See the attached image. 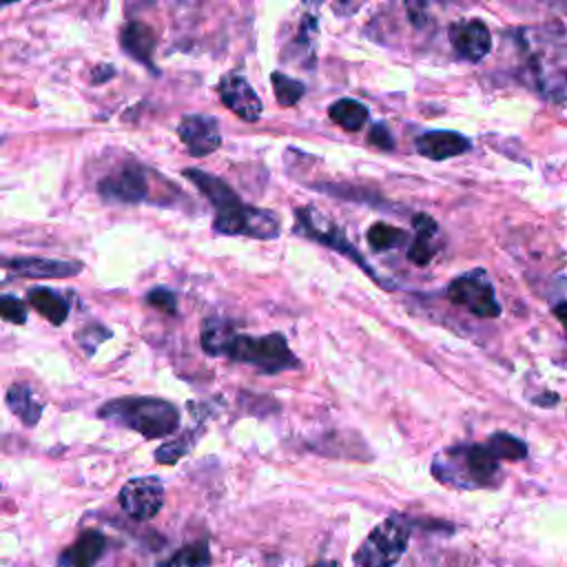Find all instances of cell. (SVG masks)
Wrapping results in <instances>:
<instances>
[{
	"mask_svg": "<svg viewBox=\"0 0 567 567\" xmlns=\"http://www.w3.org/2000/svg\"><path fill=\"white\" fill-rule=\"evenodd\" d=\"M184 177H188V182H193V184L202 190V195H204L217 210H219V208H226V206H230V204H235V202H239L237 193H235L224 179H219L217 175H210V173L199 171V168H186V171H184Z\"/></svg>",
	"mask_w": 567,
	"mask_h": 567,
	"instance_id": "obj_18",
	"label": "cell"
},
{
	"mask_svg": "<svg viewBox=\"0 0 567 567\" xmlns=\"http://www.w3.org/2000/svg\"><path fill=\"white\" fill-rule=\"evenodd\" d=\"M297 233H303V235H308V237H312V239L326 244L328 248H334V250H339L341 255H348V257H350L352 261H357L372 279H377V281L381 284V279L372 272V268L368 266V261H365L363 257H359V252L354 250V246L339 233V228L332 226L330 221H328V224L321 221L315 208H299V210H297Z\"/></svg>",
	"mask_w": 567,
	"mask_h": 567,
	"instance_id": "obj_8",
	"label": "cell"
},
{
	"mask_svg": "<svg viewBox=\"0 0 567 567\" xmlns=\"http://www.w3.org/2000/svg\"><path fill=\"white\" fill-rule=\"evenodd\" d=\"M412 224H414L416 235H414V241H412L410 248H408V259H410L412 264H416V266H425V264L432 261V257H434V252H436L434 237H436V233H439V226H436V221H434L430 215H425V213H416V215L412 217Z\"/></svg>",
	"mask_w": 567,
	"mask_h": 567,
	"instance_id": "obj_17",
	"label": "cell"
},
{
	"mask_svg": "<svg viewBox=\"0 0 567 567\" xmlns=\"http://www.w3.org/2000/svg\"><path fill=\"white\" fill-rule=\"evenodd\" d=\"M177 135L193 157L210 155L221 144L219 122L213 115H204V113L184 115L177 126Z\"/></svg>",
	"mask_w": 567,
	"mask_h": 567,
	"instance_id": "obj_9",
	"label": "cell"
},
{
	"mask_svg": "<svg viewBox=\"0 0 567 567\" xmlns=\"http://www.w3.org/2000/svg\"><path fill=\"white\" fill-rule=\"evenodd\" d=\"M109 337H111V332H109L106 328L97 326V323H91V326H86L84 330L78 332V341H80V346H82L89 354H93L95 348H97V343H102V341L109 339Z\"/></svg>",
	"mask_w": 567,
	"mask_h": 567,
	"instance_id": "obj_31",
	"label": "cell"
},
{
	"mask_svg": "<svg viewBox=\"0 0 567 567\" xmlns=\"http://www.w3.org/2000/svg\"><path fill=\"white\" fill-rule=\"evenodd\" d=\"M122 509L135 520L153 518L164 505V483L157 476H137L120 489Z\"/></svg>",
	"mask_w": 567,
	"mask_h": 567,
	"instance_id": "obj_7",
	"label": "cell"
},
{
	"mask_svg": "<svg viewBox=\"0 0 567 567\" xmlns=\"http://www.w3.org/2000/svg\"><path fill=\"white\" fill-rule=\"evenodd\" d=\"M306 2H310V0H306ZM312 2H317V0H312Z\"/></svg>",
	"mask_w": 567,
	"mask_h": 567,
	"instance_id": "obj_37",
	"label": "cell"
},
{
	"mask_svg": "<svg viewBox=\"0 0 567 567\" xmlns=\"http://www.w3.org/2000/svg\"><path fill=\"white\" fill-rule=\"evenodd\" d=\"M270 80H272L275 97H277V102H279L281 106H292V104H297V102L303 97V93H306L303 82L292 80V78H288V75L281 73V71H275V73L270 75Z\"/></svg>",
	"mask_w": 567,
	"mask_h": 567,
	"instance_id": "obj_25",
	"label": "cell"
},
{
	"mask_svg": "<svg viewBox=\"0 0 567 567\" xmlns=\"http://www.w3.org/2000/svg\"><path fill=\"white\" fill-rule=\"evenodd\" d=\"M104 549H106L104 534H100L97 529H89L71 547H66L60 554L58 563L66 567H91L102 558Z\"/></svg>",
	"mask_w": 567,
	"mask_h": 567,
	"instance_id": "obj_16",
	"label": "cell"
},
{
	"mask_svg": "<svg viewBox=\"0 0 567 567\" xmlns=\"http://www.w3.org/2000/svg\"><path fill=\"white\" fill-rule=\"evenodd\" d=\"M7 405L29 427H33L42 416V403L35 399L33 390L24 383H16L7 390Z\"/></svg>",
	"mask_w": 567,
	"mask_h": 567,
	"instance_id": "obj_20",
	"label": "cell"
},
{
	"mask_svg": "<svg viewBox=\"0 0 567 567\" xmlns=\"http://www.w3.org/2000/svg\"><path fill=\"white\" fill-rule=\"evenodd\" d=\"M445 295L452 303L467 308L481 319H492L501 315V303L496 301L494 286L483 268H474L452 279L445 288Z\"/></svg>",
	"mask_w": 567,
	"mask_h": 567,
	"instance_id": "obj_6",
	"label": "cell"
},
{
	"mask_svg": "<svg viewBox=\"0 0 567 567\" xmlns=\"http://www.w3.org/2000/svg\"><path fill=\"white\" fill-rule=\"evenodd\" d=\"M213 228L221 235H244V237H255V239H275L281 228V219L277 213L248 206L241 199L219 208Z\"/></svg>",
	"mask_w": 567,
	"mask_h": 567,
	"instance_id": "obj_5",
	"label": "cell"
},
{
	"mask_svg": "<svg viewBox=\"0 0 567 567\" xmlns=\"http://www.w3.org/2000/svg\"><path fill=\"white\" fill-rule=\"evenodd\" d=\"M226 357L239 363H248L264 374H277L288 368H297L299 361L288 348L286 339L279 332H270L264 337H248L235 332L226 346Z\"/></svg>",
	"mask_w": 567,
	"mask_h": 567,
	"instance_id": "obj_3",
	"label": "cell"
},
{
	"mask_svg": "<svg viewBox=\"0 0 567 567\" xmlns=\"http://www.w3.org/2000/svg\"><path fill=\"white\" fill-rule=\"evenodd\" d=\"M100 419L140 432L144 439L168 436L179 425V412L171 401L157 396H122L97 410Z\"/></svg>",
	"mask_w": 567,
	"mask_h": 567,
	"instance_id": "obj_2",
	"label": "cell"
},
{
	"mask_svg": "<svg viewBox=\"0 0 567 567\" xmlns=\"http://www.w3.org/2000/svg\"><path fill=\"white\" fill-rule=\"evenodd\" d=\"M235 334V328L224 321V319H206L202 323V348L213 354V357H219L226 352V346L230 341V337Z\"/></svg>",
	"mask_w": 567,
	"mask_h": 567,
	"instance_id": "obj_22",
	"label": "cell"
},
{
	"mask_svg": "<svg viewBox=\"0 0 567 567\" xmlns=\"http://www.w3.org/2000/svg\"><path fill=\"white\" fill-rule=\"evenodd\" d=\"M487 447L498 461H523L527 456V445L514 434L496 432L487 439Z\"/></svg>",
	"mask_w": 567,
	"mask_h": 567,
	"instance_id": "obj_24",
	"label": "cell"
},
{
	"mask_svg": "<svg viewBox=\"0 0 567 567\" xmlns=\"http://www.w3.org/2000/svg\"><path fill=\"white\" fill-rule=\"evenodd\" d=\"M120 44L122 49L135 58L137 62L153 69V51H155V33L148 24L131 20L120 31ZM155 71V69H153Z\"/></svg>",
	"mask_w": 567,
	"mask_h": 567,
	"instance_id": "obj_15",
	"label": "cell"
},
{
	"mask_svg": "<svg viewBox=\"0 0 567 567\" xmlns=\"http://www.w3.org/2000/svg\"><path fill=\"white\" fill-rule=\"evenodd\" d=\"M439 483L456 489H492L501 485V465L487 443H463L439 452L432 461Z\"/></svg>",
	"mask_w": 567,
	"mask_h": 567,
	"instance_id": "obj_1",
	"label": "cell"
},
{
	"mask_svg": "<svg viewBox=\"0 0 567 567\" xmlns=\"http://www.w3.org/2000/svg\"><path fill=\"white\" fill-rule=\"evenodd\" d=\"M146 303L166 312V315H175L177 312V297L175 292H171L168 288H153L146 295Z\"/></svg>",
	"mask_w": 567,
	"mask_h": 567,
	"instance_id": "obj_30",
	"label": "cell"
},
{
	"mask_svg": "<svg viewBox=\"0 0 567 567\" xmlns=\"http://www.w3.org/2000/svg\"><path fill=\"white\" fill-rule=\"evenodd\" d=\"M0 315L11 323L22 326L27 321V306L13 295H0Z\"/></svg>",
	"mask_w": 567,
	"mask_h": 567,
	"instance_id": "obj_29",
	"label": "cell"
},
{
	"mask_svg": "<svg viewBox=\"0 0 567 567\" xmlns=\"http://www.w3.org/2000/svg\"><path fill=\"white\" fill-rule=\"evenodd\" d=\"M450 42L458 58L467 62L483 60L492 49V35L485 22L481 20H463L450 27Z\"/></svg>",
	"mask_w": 567,
	"mask_h": 567,
	"instance_id": "obj_13",
	"label": "cell"
},
{
	"mask_svg": "<svg viewBox=\"0 0 567 567\" xmlns=\"http://www.w3.org/2000/svg\"><path fill=\"white\" fill-rule=\"evenodd\" d=\"M188 450H190V436L184 434V436H179V439H175V441H168V443H164L162 447H157V450H155V458H157V463L173 465V463H177Z\"/></svg>",
	"mask_w": 567,
	"mask_h": 567,
	"instance_id": "obj_27",
	"label": "cell"
},
{
	"mask_svg": "<svg viewBox=\"0 0 567 567\" xmlns=\"http://www.w3.org/2000/svg\"><path fill=\"white\" fill-rule=\"evenodd\" d=\"M208 563H210V554H208V545H206L204 540L182 547L175 556H171V558L166 560V565H186V567L208 565Z\"/></svg>",
	"mask_w": 567,
	"mask_h": 567,
	"instance_id": "obj_26",
	"label": "cell"
},
{
	"mask_svg": "<svg viewBox=\"0 0 567 567\" xmlns=\"http://www.w3.org/2000/svg\"><path fill=\"white\" fill-rule=\"evenodd\" d=\"M365 239L370 244L372 250H392V248H399L408 241V233L392 226V224H385V221H377L368 228L365 233Z\"/></svg>",
	"mask_w": 567,
	"mask_h": 567,
	"instance_id": "obj_23",
	"label": "cell"
},
{
	"mask_svg": "<svg viewBox=\"0 0 567 567\" xmlns=\"http://www.w3.org/2000/svg\"><path fill=\"white\" fill-rule=\"evenodd\" d=\"M102 199L113 204H137L148 193V179L144 171L135 164L124 166L120 173L109 175L97 186Z\"/></svg>",
	"mask_w": 567,
	"mask_h": 567,
	"instance_id": "obj_11",
	"label": "cell"
},
{
	"mask_svg": "<svg viewBox=\"0 0 567 567\" xmlns=\"http://www.w3.org/2000/svg\"><path fill=\"white\" fill-rule=\"evenodd\" d=\"M115 75V69L113 66H97L95 71H93V82L95 84H100V82H104V80H109V78H113Z\"/></svg>",
	"mask_w": 567,
	"mask_h": 567,
	"instance_id": "obj_33",
	"label": "cell"
},
{
	"mask_svg": "<svg viewBox=\"0 0 567 567\" xmlns=\"http://www.w3.org/2000/svg\"><path fill=\"white\" fill-rule=\"evenodd\" d=\"M188 2H204V0H188Z\"/></svg>",
	"mask_w": 567,
	"mask_h": 567,
	"instance_id": "obj_36",
	"label": "cell"
},
{
	"mask_svg": "<svg viewBox=\"0 0 567 567\" xmlns=\"http://www.w3.org/2000/svg\"><path fill=\"white\" fill-rule=\"evenodd\" d=\"M13 2H18V0H0V4H13Z\"/></svg>",
	"mask_w": 567,
	"mask_h": 567,
	"instance_id": "obj_35",
	"label": "cell"
},
{
	"mask_svg": "<svg viewBox=\"0 0 567 567\" xmlns=\"http://www.w3.org/2000/svg\"><path fill=\"white\" fill-rule=\"evenodd\" d=\"M27 299H29V303H31L40 315H44V317H47L51 323H55V326L64 323V319L69 317V310H71L69 301H66L60 292H55V290H51V288H44V286L31 288Z\"/></svg>",
	"mask_w": 567,
	"mask_h": 567,
	"instance_id": "obj_19",
	"label": "cell"
},
{
	"mask_svg": "<svg viewBox=\"0 0 567 567\" xmlns=\"http://www.w3.org/2000/svg\"><path fill=\"white\" fill-rule=\"evenodd\" d=\"M0 268L29 279H64L82 272V261L51 259V257H11L0 259Z\"/></svg>",
	"mask_w": 567,
	"mask_h": 567,
	"instance_id": "obj_10",
	"label": "cell"
},
{
	"mask_svg": "<svg viewBox=\"0 0 567 567\" xmlns=\"http://www.w3.org/2000/svg\"><path fill=\"white\" fill-rule=\"evenodd\" d=\"M368 140H370L374 146H379V148H385V151L394 148V137H392L390 128H388L383 122H377V124L370 128Z\"/></svg>",
	"mask_w": 567,
	"mask_h": 567,
	"instance_id": "obj_32",
	"label": "cell"
},
{
	"mask_svg": "<svg viewBox=\"0 0 567 567\" xmlns=\"http://www.w3.org/2000/svg\"><path fill=\"white\" fill-rule=\"evenodd\" d=\"M328 115L334 124H339L346 131H359L368 122V109L359 100L352 97H341L330 104Z\"/></svg>",
	"mask_w": 567,
	"mask_h": 567,
	"instance_id": "obj_21",
	"label": "cell"
},
{
	"mask_svg": "<svg viewBox=\"0 0 567 567\" xmlns=\"http://www.w3.org/2000/svg\"><path fill=\"white\" fill-rule=\"evenodd\" d=\"M549 306L554 317L563 323V328L567 330V277H560L554 284V292L549 297Z\"/></svg>",
	"mask_w": 567,
	"mask_h": 567,
	"instance_id": "obj_28",
	"label": "cell"
},
{
	"mask_svg": "<svg viewBox=\"0 0 567 567\" xmlns=\"http://www.w3.org/2000/svg\"><path fill=\"white\" fill-rule=\"evenodd\" d=\"M341 2H346V0H341Z\"/></svg>",
	"mask_w": 567,
	"mask_h": 567,
	"instance_id": "obj_38",
	"label": "cell"
},
{
	"mask_svg": "<svg viewBox=\"0 0 567 567\" xmlns=\"http://www.w3.org/2000/svg\"><path fill=\"white\" fill-rule=\"evenodd\" d=\"M414 148L419 155H423L427 159L443 162V159L467 153L472 148V142L456 131H425V133L416 135Z\"/></svg>",
	"mask_w": 567,
	"mask_h": 567,
	"instance_id": "obj_14",
	"label": "cell"
},
{
	"mask_svg": "<svg viewBox=\"0 0 567 567\" xmlns=\"http://www.w3.org/2000/svg\"><path fill=\"white\" fill-rule=\"evenodd\" d=\"M556 401H558L556 394H545V396H536L534 399V403H538V405H554Z\"/></svg>",
	"mask_w": 567,
	"mask_h": 567,
	"instance_id": "obj_34",
	"label": "cell"
},
{
	"mask_svg": "<svg viewBox=\"0 0 567 567\" xmlns=\"http://www.w3.org/2000/svg\"><path fill=\"white\" fill-rule=\"evenodd\" d=\"M217 91H219L224 106L230 109L237 117H241L246 122H257L261 117L264 104L246 78H241L237 73H228L219 80Z\"/></svg>",
	"mask_w": 567,
	"mask_h": 567,
	"instance_id": "obj_12",
	"label": "cell"
},
{
	"mask_svg": "<svg viewBox=\"0 0 567 567\" xmlns=\"http://www.w3.org/2000/svg\"><path fill=\"white\" fill-rule=\"evenodd\" d=\"M410 543V527L401 516H388L379 523L354 554V563L363 567H390L399 563Z\"/></svg>",
	"mask_w": 567,
	"mask_h": 567,
	"instance_id": "obj_4",
	"label": "cell"
}]
</instances>
